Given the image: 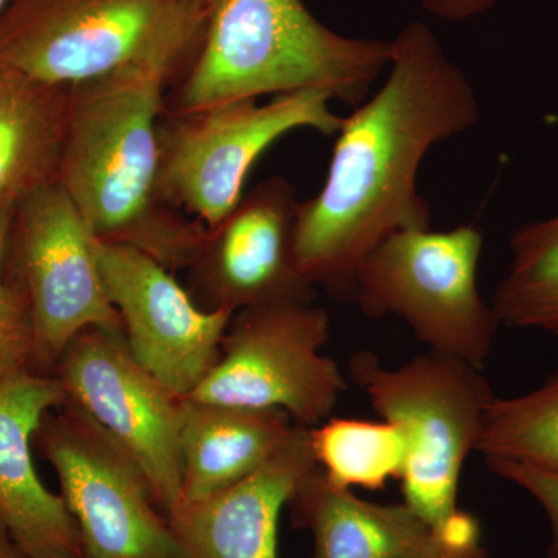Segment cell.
Instances as JSON below:
<instances>
[{
	"mask_svg": "<svg viewBox=\"0 0 558 558\" xmlns=\"http://www.w3.org/2000/svg\"><path fill=\"white\" fill-rule=\"evenodd\" d=\"M464 70L438 36L411 21L391 40L384 84L341 121L325 185L300 202L296 266L311 286L351 296L355 274L389 234L428 229L417 174L433 146L480 121Z\"/></svg>",
	"mask_w": 558,
	"mask_h": 558,
	"instance_id": "cell-1",
	"label": "cell"
},
{
	"mask_svg": "<svg viewBox=\"0 0 558 558\" xmlns=\"http://www.w3.org/2000/svg\"><path fill=\"white\" fill-rule=\"evenodd\" d=\"M178 75L142 64L70 87L57 182L100 241L130 245L172 274L189 270L208 227L160 186L159 121Z\"/></svg>",
	"mask_w": 558,
	"mask_h": 558,
	"instance_id": "cell-2",
	"label": "cell"
},
{
	"mask_svg": "<svg viewBox=\"0 0 558 558\" xmlns=\"http://www.w3.org/2000/svg\"><path fill=\"white\" fill-rule=\"evenodd\" d=\"M207 33L189 73L168 90V113L323 90L359 106L387 72L391 40L330 31L303 0H199Z\"/></svg>",
	"mask_w": 558,
	"mask_h": 558,
	"instance_id": "cell-3",
	"label": "cell"
},
{
	"mask_svg": "<svg viewBox=\"0 0 558 558\" xmlns=\"http://www.w3.org/2000/svg\"><path fill=\"white\" fill-rule=\"evenodd\" d=\"M205 33L199 0H9L0 13V64L61 86L156 64L179 83Z\"/></svg>",
	"mask_w": 558,
	"mask_h": 558,
	"instance_id": "cell-4",
	"label": "cell"
},
{
	"mask_svg": "<svg viewBox=\"0 0 558 558\" xmlns=\"http://www.w3.org/2000/svg\"><path fill=\"white\" fill-rule=\"evenodd\" d=\"M349 371L381 421L409 440L399 478L403 502L429 527L442 526L459 510L462 468L494 399L483 369L436 352L388 368L371 352H357Z\"/></svg>",
	"mask_w": 558,
	"mask_h": 558,
	"instance_id": "cell-5",
	"label": "cell"
},
{
	"mask_svg": "<svg viewBox=\"0 0 558 558\" xmlns=\"http://www.w3.org/2000/svg\"><path fill=\"white\" fill-rule=\"evenodd\" d=\"M483 244L473 223L396 231L363 260L351 296L369 317L405 322L429 352L483 369L501 326L480 295Z\"/></svg>",
	"mask_w": 558,
	"mask_h": 558,
	"instance_id": "cell-6",
	"label": "cell"
},
{
	"mask_svg": "<svg viewBox=\"0 0 558 558\" xmlns=\"http://www.w3.org/2000/svg\"><path fill=\"white\" fill-rule=\"evenodd\" d=\"M323 90L242 100L159 121L160 186L172 207L218 226L244 196L253 165L279 138L299 130L332 137L341 126Z\"/></svg>",
	"mask_w": 558,
	"mask_h": 558,
	"instance_id": "cell-7",
	"label": "cell"
},
{
	"mask_svg": "<svg viewBox=\"0 0 558 558\" xmlns=\"http://www.w3.org/2000/svg\"><path fill=\"white\" fill-rule=\"evenodd\" d=\"M95 241L58 182L33 191L11 211L2 274L31 304L33 373L53 376L70 341L89 326L123 329L102 282Z\"/></svg>",
	"mask_w": 558,
	"mask_h": 558,
	"instance_id": "cell-8",
	"label": "cell"
},
{
	"mask_svg": "<svg viewBox=\"0 0 558 558\" xmlns=\"http://www.w3.org/2000/svg\"><path fill=\"white\" fill-rule=\"evenodd\" d=\"M33 442L60 480L83 558H183L145 472L86 411L65 400Z\"/></svg>",
	"mask_w": 558,
	"mask_h": 558,
	"instance_id": "cell-9",
	"label": "cell"
},
{
	"mask_svg": "<svg viewBox=\"0 0 558 558\" xmlns=\"http://www.w3.org/2000/svg\"><path fill=\"white\" fill-rule=\"evenodd\" d=\"M329 315L311 301L270 304L236 312L220 354L199 387V402L281 410L295 424L315 427L336 409L347 380L322 354Z\"/></svg>",
	"mask_w": 558,
	"mask_h": 558,
	"instance_id": "cell-10",
	"label": "cell"
},
{
	"mask_svg": "<svg viewBox=\"0 0 558 558\" xmlns=\"http://www.w3.org/2000/svg\"><path fill=\"white\" fill-rule=\"evenodd\" d=\"M53 376L69 402L138 462L165 515L180 499L182 399L132 355L123 329L89 326L73 337Z\"/></svg>",
	"mask_w": 558,
	"mask_h": 558,
	"instance_id": "cell-11",
	"label": "cell"
},
{
	"mask_svg": "<svg viewBox=\"0 0 558 558\" xmlns=\"http://www.w3.org/2000/svg\"><path fill=\"white\" fill-rule=\"evenodd\" d=\"M95 253L132 355L189 398L218 362L234 314L202 310L175 274L137 248L97 240Z\"/></svg>",
	"mask_w": 558,
	"mask_h": 558,
	"instance_id": "cell-12",
	"label": "cell"
},
{
	"mask_svg": "<svg viewBox=\"0 0 558 558\" xmlns=\"http://www.w3.org/2000/svg\"><path fill=\"white\" fill-rule=\"evenodd\" d=\"M299 204L295 186L274 175L208 229L189 269V292L202 310L236 314L312 300L314 286L300 274L293 248Z\"/></svg>",
	"mask_w": 558,
	"mask_h": 558,
	"instance_id": "cell-13",
	"label": "cell"
},
{
	"mask_svg": "<svg viewBox=\"0 0 558 558\" xmlns=\"http://www.w3.org/2000/svg\"><path fill=\"white\" fill-rule=\"evenodd\" d=\"M65 400L54 376L24 371L0 384V520L27 558H83L75 521L44 486L32 454L44 416Z\"/></svg>",
	"mask_w": 558,
	"mask_h": 558,
	"instance_id": "cell-14",
	"label": "cell"
},
{
	"mask_svg": "<svg viewBox=\"0 0 558 558\" xmlns=\"http://www.w3.org/2000/svg\"><path fill=\"white\" fill-rule=\"evenodd\" d=\"M310 427L293 424L277 453L248 478L167 513L183 558H278V526L301 481L317 469Z\"/></svg>",
	"mask_w": 558,
	"mask_h": 558,
	"instance_id": "cell-15",
	"label": "cell"
},
{
	"mask_svg": "<svg viewBox=\"0 0 558 558\" xmlns=\"http://www.w3.org/2000/svg\"><path fill=\"white\" fill-rule=\"evenodd\" d=\"M293 424L281 410L244 409L183 398L179 501H201L248 478L277 453Z\"/></svg>",
	"mask_w": 558,
	"mask_h": 558,
	"instance_id": "cell-16",
	"label": "cell"
},
{
	"mask_svg": "<svg viewBox=\"0 0 558 558\" xmlns=\"http://www.w3.org/2000/svg\"><path fill=\"white\" fill-rule=\"evenodd\" d=\"M293 526L314 537L312 558H409L429 532L402 505H377L355 497L314 469L289 502Z\"/></svg>",
	"mask_w": 558,
	"mask_h": 558,
	"instance_id": "cell-17",
	"label": "cell"
},
{
	"mask_svg": "<svg viewBox=\"0 0 558 558\" xmlns=\"http://www.w3.org/2000/svg\"><path fill=\"white\" fill-rule=\"evenodd\" d=\"M70 87L0 64V216L57 182Z\"/></svg>",
	"mask_w": 558,
	"mask_h": 558,
	"instance_id": "cell-18",
	"label": "cell"
},
{
	"mask_svg": "<svg viewBox=\"0 0 558 558\" xmlns=\"http://www.w3.org/2000/svg\"><path fill=\"white\" fill-rule=\"evenodd\" d=\"M499 325L558 336V209L510 238V263L490 303Z\"/></svg>",
	"mask_w": 558,
	"mask_h": 558,
	"instance_id": "cell-19",
	"label": "cell"
},
{
	"mask_svg": "<svg viewBox=\"0 0 558 558\" xmlns=\"http://www.w3.org/2000/svg\"><path fill=\"white\" fill-rule=\"evenodd\" d=\"M318 469L337 486L379 490L399 480L409 457L405 433L391 422L326 418L310 428Z\"/></svg>",
	"mask_w": 558,
	"mask_h": 558,
	"instance_id": "cell-20",
	"label": "cell"
},
{
	"mask_svg": "<svg viewBox=\"0 0 558 558\" xmlns=\"http://www.w3.org/2000/svg\"><path fill=\"white\" fill-rule=\"evenodd\" d=\"M475 451L558 472V371L526 395L494 396Z\"/></svg>",
	"mask_w": 558,
	"mask_h": 558,
	"instance_id": "cell-21",
	"label": "cell"
},
{
	"mask_svg": "<svg viewBox=\"0 0 558 558\" xmlns=\"http://www.w3.org/2000/svg\"><path fill=\"white\" fill-rule=\"evenodd\" d=\"M11 211L0 216V384L24 371H32L35 347V329L27 296L20 286L2 274Z\"/></svg>",
	"mask_w": 558,
	"mask_h": 558,
	"instance_id": "cell-22",
	"label": "cell"
},
{
	"mask_svg": "<svg viewBox=\"0 0 558 558\" xmlns=\"http://www.w3.org/2000/svg\"><path fill=\"white\" fill-rule=\"evenodd\" d=\"M409 558H488L478 520L458 510L442 526L429 529Z\"/></svg>",
	"mask_w": 558,
	"mask_h": 558,
	"instance_id": "cell-23",
	"label": "cell"
},
{
	"mask_svg": "<svg viewBox=\"0 0 558 558\" xmlns=\"http://www.w3.org/2000/svg\"><path fill=\"white\" fill-rule=\"evenodd\" d=\"M486 464L495 475L523 488L542 506L548 517L553 534L546 558H558V472L501 459L486 461Z\"/></svg>",
	"mask_w": 558,
	"mask_h": 558,
	"instance_id": "cell-24",
	"label": "cell"
},
{
	"mask_svg": "<svg viewBox=\"0 0 558 558\" xmlns=\"http://www.w3.org/2000/svg\"><path fill=\"white\" fill-rule=\"evenodd\" d=\"M440 20L465 21L494 9L501 0H413Z\"/></svg>",
	"mask_w": 558,
	"mask_h": 558,
	"instance_id": "cell-25",
	"label": "cell"
},
{
	"mask_svg": "<svg viewBox=\"0 0 558 558\" xmlns=\"http://www.w3.org/2000/svg\"><path fill=\"white\" fill-rule=\"evenodd\" d=\"M0 558H27L11 538L9 529L2 520H0Z\"/></svg>",
	"mask_w": 558,
	"mask_h": 558,
	"instance_id": "cell-26",
	"label": "cell"
},
{
	"mask_svg": "<svg viewBox=\"0 0 558 558\" xmlns=\"http://www.w3.org/2000/svg\"><path fill=\"white\" fill-rule=\"evenodd\" d=\"M7 2H9V0H0V13L5 9Z\"/></svg>",
	"mask_w": 558,
	"mask_h": 558,
	"instance_id": "cell-27",
	"label": "cell"
}]
</instances>
